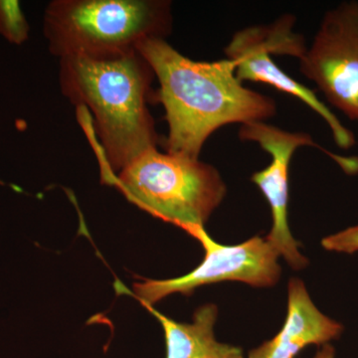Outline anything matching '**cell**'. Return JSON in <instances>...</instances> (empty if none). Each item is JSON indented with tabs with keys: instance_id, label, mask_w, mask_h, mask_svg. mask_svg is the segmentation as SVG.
<instances>
[{
	"instance_id": "obj_1",
	"label": "cell",
	"mask_w": 358,
	"mask_h": 358,
	"mask_svg": "<svg viewBox=\"0 0 358 358\" xmlns=\"http://www.w3.org/2000/svg\"><path fill=\"white\" fill-rule=\"evenodd\" d=\"M159 83L157 99L169 124L166 152L199 159L204 143L224 126L266 122L277 113L270 96L247 88L229 59L194 61L166 39H148L136 47Z\"/></svg>"
},
{
	"instance_id": "obj_2",
	"label": "cell",
	"mask_w": 358,
	"mask_h": 358,
	"mask_svg": "<svg viewBox=\"0 0 358 358\" xmlns=\"http://www.w3.org/2000/svg\"><path fill=\"white\" fill-rule=\"evenodd\" d=\"M155 73L138 49L110 55L60 58L61 90L78 109L88 108L100 138L103 183L157 148L148 109Z\"/></svg>"
},
{
	"instance_id": "obj_3",
	"label": "cell",
	"mask_w": 358,
	"mask_h": 358,
	"mask_svg": "<svg viewBox=\"0 0 358 358\" xmlns=\"http://www.w3.org/2000/svg\"><path fill=\"white\" fill-rule=\"evenodd\" d=\"M171 28L166 0H55L44 18L49 49L59 58L136 50L148 39H166Z\"/></svg>"
},
{
	"instance_id": "obj_4",
	"label": "cell",
	"mask_w": 358,
	"mask_h": 358,
	"mask_svg": "<svg viewBox=\"0 0 358 358\" xmlns=\"http://www.w3.org/2000/svg\"><path fill=\"white\" fill-rule=\"evenodd\" d=\"M110 185L129 202L188 231L204 227L227 192L217 169L199 159L148 150L124 166Z\"/></svg>"
},
{
	"instance_id": "obj_5",
	"label": "cell",
	"mask_w": 358,
	"mask_h": 358,
	"mask_svg": "<svg viewBox=\"0 0 358 358\" xmlns=\"http://www.w3.org/2000/svg\"><path fill=\"white\" fill-rule=\"evenodd\" d=\"M296 21L292 14H285L272 24L243 28L233 35L225 48L226 56L235 63L240 81L270 85L282 93L296 96L326 122L336 145L348 150L355 145L352 131L313 90L289 77L273 60L272 55H288L300 60L307 51L303 35L293 30Z\"/></svg>"
},
{
	"instance_id": "obj_6",
	"label": "cell",
	"mask_w": 358,
	"mask_h": 358,
	"mask_svg": "<svg viewBox=\"0 0 358 358\" xmlns=\"http://www.w3.org/2000/svg\"><path fill=\"white\" fill-rule=\"evenodd\" d=\"M187 234L200 242L204 258L194 270L167 280L143 279L133 286V296L141 306H152L173 294L192 296L197 288L224 281L242 282L265 288L275 286L281 278L280 255L266 237L255 236L238 245L214 241L204 227Z\"/></svg>"
},
{
	"instance_id": "obj_7",
	"label": "cell",
	"mask_w": 358,
	"mask_h": 358,
	"mask_svg": "<svg viewBox=\"0 0 358 358\" xmlns=\"http://www.w3.org/2000/svg\"><path fill=\"white\" fill-rule=\"evenodd\" d=\"M240 140L254 141L268 152L270 164L252 176V182L258 186L268 201L272 215V227L266 239L277 250L294 270L306 268L308 261L300 252V242L289 230L288 218L289 173L294 152L303 147L315 148L338 164L348 174L358 173V157H343L320 147L312 136L303 131H289L266 122L241 124Z\"/></svg>"
},
{
	"instance_id": "obj_8",
	"label": "cell",
	"mask_w": 358,
	"mask_h": 358,
	"mask_svg": "<svg viewBox=\"0 0 358 358\" xmlns=\"http://www.w3.org/2000/svg\"><path fill=\"white\" fill-rule=\"evenodd\" d=\"M300 70L327 102L358 122V1L338 4L324 13Z\"/></svg>"
},
{
	"instance_id": "obj_9",
	"label": "cell",
	"mask_w": 358,
	"mask_h": 358,
	"mask_svg": "<svg viewBox=\"0 0 358 358\" xmlns=\"http://www.w3.org/2000/svg\"><path fill=\"white\" fill-rule=\"evenodd\" d=\"M343 326L320 312L305 284L292 278L288 285V313L279 334L249 352L248 358H294L308 345H324L339 338Z\"/></svg>"
},
{
	"instance_id": "obj_10",
	"label": "cell",
	"mask_w": 358,
	"mask_h": 358,
	"mask_svg": "<svg viewBox=\"0 0 358 358\" xmlns=\"http://www.w3.org/2000/svg\"><path fill=\"white\" fill-rule=\"evenodd\" d=\"M164 329L166 358H244L238 346L219 343L214 334L218 308L207 303L195 310L192 322H178L155 310L143 306Z\"/></svg>"
},
{
	"instance_id": "obj_11",
	"label": "cell",
	"mask_w": 358,
	"mask_h": 358,
	"mask_svg": "<svg viewBox=\"0 0 358 358\" xmlns=\"http://www.w3.org/2000/svg\"><path fill=\"white\" fill-rule=\"evenodd\" d=\"M0 32L14 43L27 38L28 25L17 1H0Z\"/></svg>"
},
{
	"instance_id": "obj_12",
	"label": "cell",
	"mask_w": 358,
	"mask_h": 358,
	"mask_svg": "<svg viewBox=\"0 0 358 358\" xmlns=\"http://www.w3.org/2000/svg\"><path fill=\"white\" fill-rule=\"evenodd\" d=\"M322 246L329 252L357 253L358 252V225L324 238L322 240Z\"/></svg>"
},
{
	"instance_id": "obj_13",
	"label": "cell",
	"mask_w": 358,
	"mask_h": 358,
	"mask_svg": "<svg viewBox=\"0 0 358 358\" xmlns=\"http://www.w3.org/2000/svg\"><path fill=\"white\" fill-rule=\"evenodd\" d=\"M313 358H336V350L333 345L327 343V345L322 346Z\"/></svg>"
}]
</instances>
